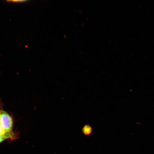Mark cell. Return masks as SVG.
Segmentation results:
<instances>
[{"label": "cell", "mask_w": 154, "mask_h": 154, "mask_svg": "<svg viewBox=\"0 0 154 154\" xmlns=\"http://www.w3.org/2000/svg\"><path fill=\"white\" fill-rule=\"evenodd\" d=\"M5 140V138L4 137L0 136V143H2Z\"/></svg>", "instance_id": "obj_3"}, {"label": "cell", "mask_w": 154, "mask_h": 154, "mask_svg": "<svg viewBox=\"0 0 154 154\" xmlns=\"http://www.w3.org/2000/svg\"><path fill=\"white\" fill-rule=\"evenodd\" d=\"M1 111L0 110V115H1Z\"/></svg>", "instance_id": "obj_4"}, {"label": "cell", "mask_w": 154, "mask_h": 154, "mask_svg": "<svg viewBox=\"0 0 154 154\" xmlns=\"http://www.w3.org/2000/svg\"><path fill=\"white\" fill-rule=\"evenodd\" d=\"M8 2H12L13 3H23L26 2H28V1H25V0H17V1H7Z\"/></svg>", "instance_id": "obj_2"}, {"label": "cell", "mask_w": 154, "mask_h": 154, "mask_svg": "<svg viewBox=\"0 0 154 154\" xmlns=\"http://www.w3.org/2000/svg\"><path fill=\"white\" fill-rule=\"evenodd\" d=\"M0 124L6 133L12 132V118L8 113L3 111H1L0 115Z\"/></svg>", "instance_id": "obj_1"}]
</instances>
